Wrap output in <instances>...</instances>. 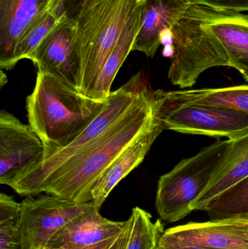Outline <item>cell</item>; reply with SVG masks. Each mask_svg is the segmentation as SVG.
I'll return each instance as SVG.
<instances>
[{
	"label": "cell",
	"instance_id": "obj_1",
	"mask_svg": "<svg viewBox=\"0 0 248 249\" xmlns=\"http://www.w3.org/2000/svg\"><path fill=\"white\" fill-rule=\"evenodd\" d=\"M171 33L168 78L174 86L189 89L205 70L230 67L231 57L248 51V14L191 4Z\"/></svg>",
	"mask_w": 248,
	"mask_h": 249
},
{
	"label": "cell",
	"instance_id": "obj_2",
	"mask_svg": "<svg viewBox=\"0 0 248 249\" xmlns=\"http://www.w3.org/2000/svg\"><path fill=\"white\" fill-rule=\"evenodd\" d=\"M160 118L154 90L147 86L128 112L52 173L38 189L77 203L92 201V190L114 160Z\"/></svg>",
	"mask_w": 248,
	"mask_h": 249
},
{
	"label": "cell",
	"instance_id": "obj_3",
	"mask_svg": "<svg viewBox=\"0 0 248 249\" xmlns=\"http://www.w3.org/2000/svg\"><path fill=\"white\" fill-rule=\"evenodd\" d=\"M106 99L95 100L61 77L37 72L26 108L29 124L45 147L42 161L78 137L103 110Z\"/></svg>",
	"mask_w": 248,
	"mask_h": 249
},
{
	"label": "cell",
	"instance_id": "obj_4",
	"mask_svg": "<svg viewBox=\"0 0 248 249\" xmlns=\"http://www.w3.org/2000/svg\"><path fill=\"white\" fill-rule=\"evenodd\" d=\"M144 0H100L83 7L75 22L78 55L79 90L90 98L99 74L128 25Z\"/></svg>",
	"mask_w": 248,
	"mask_h": 249
},
{
	"label": "cell",
	"instance_id": "obj_5",
	"mask_svg": "<svg viewBox=\"0 0 248 249\" xmlns=\"http://www.w3.org/2000/svg\"><path fill=\"white\" fill-rule=\"evenodd\" d=\"M230 142L217 141L160 177L155 206L162 219L174 223L192 212L191 205L209 184Z\"/></svg>",
	"mask_w": 248,
	"mask_h": 249
},
{
	"label": "cell",
	"instance_id": "obj_6",
	"mask_svg": "<svg viewBox=\"0 0 248 249\" xmlns=\"http://www.w3.org/2000/svg\"><path fill=\"white\" fill-rule=\"evenodd\" d=\"M147 86L142 73L139 71L134 74L122 87L110 93L103 110L78 137L50 158L33 167L10 187L20 196H37L38 189L42 182L125 115Z\"/></svg>",
	"mask_w": 248,
	"mask_h": 249
},
{
	"label": "cell",
	"instance_id": "obj_7",
	"mask_svg": "<svg viewBox=\"0 0 248 249\" xmlns=\"http://www.w3.org/2000/svg\"><path fill=\"white\" fill-rule=\"evenodd\" d=\"M94 206L77 203L53 195L26 196L20 203L22 249H44L58 231Z\"/></svg>",
	"mask_w": 248,
	"mask_h": 249
},
{
	"label": "cell",
	"instance_id": "obj_8",
	"mask_svg": "<svg viewBox=\"0 0 248 249\" xmlns=\"http://www.w3.org/2000/svg\"><path fill=\"white\" fill-rule=\"evenodd\" d=\"M159 104L165 130L229 139H236L248 133V115L243 112L208 105L167 107L162 106L160 101Z\"/></svg>",
	"mask_w": 248,
	"mask_h": 249
},
{
	"label": "cell",
	"instance_id": "obj_9",
	"mask_svg": "<svg viewBox=\"0 0 248 249\" xmlns=\"http://www.w3.org/2000/svg\"><path fill=\"white\" fill-rule=\"evenodd\" d=\"M45 147L29 124L6 110L0 112V183L10 187L43 160Z\"/></svg>",
	"mask_w": 248,
	"mask_h": 249
},
{
	"label": "cell",
	"instance_id": "obj_10",
	"mask_svg": "<svg viewBox=\"0 0 248 249\" xmlns=\"http://www.w3.org/2000/svg\"><path fill=\"white\" fill-rule=\"evenodd\" d=\"M160 246L210 249H248V219L189 222L163 232Z\"/></svg>",
	"mask_w": 248,
	"mask_h": 249
},
{
	"label": "cell",
	"instance_id": "obj_11",
	"mask_svg": "<svg viewBox=\"0 0 248 249\" xmlns=\"http://www.w3.org/2000/svg\"><path fill=\"white\" fill-rule=\"evenodd\" d=\"M75 31V22L64 15L29 58L36 66L38 72L61 77L77 86L80 65Z\"/></svg>",
	"mask_w": 248,
	"mask_h": 249
},
{
	"label": "cell",
	"instance_id": "obj_12",
	"mask_svg": "<svg viewBox=\"0 0 248 249\" xmlns=\"http://www.w3.org/2000/svg\"><path fill=\"white\" fill-rule=\"evenodd\" d=\"M103 217L95 206L70 221L48 242L46 248L90 247L119 236L128 225Z\"/></svg>",
	"mask_w": 248,
	"mask_h": 249
},
{
	"label": "cell",
	"instance_id": "obj_13",
	"mask_svg": "<svg viewBox=\"0 0 248 249\" xmlns=\"http://www.w3.org/2000/svg\"><path fill=\"white\" fill-rule=\"evenodd\" d=\"M190 5L186 0H144L139 31L132 51L152 58L162 44L163 33L171 29Z\"/></svg>",
	"mask_w": 248,
	"mask_h": 249
},
{
	"label": "cell",
	"instance_id": "obj_14",
	"mask_svg": "<svg viewBox=\"0 0 248 249\" xmlns=\"http://www.w3.org/2000/svg\"><path fill=\"white\" fill-rule=\"evenodd\" d=\"M165 130L161 119L125 148L110 164L92 190V201L100 210L115 187L145 158L156 139Z\"/></svg>",
	"mask_w": 248,
	"mask_h": 249
},
{
	"label": "cell",
	"instance_id": "obj_15",
	"mask_svg": "<svg viewBox=\"0 0 248 249\" xmlns=\"http://www.w3.org/2000/svg\"><path fill=\"white\" fill-rule=\"evenodd\" d=\"M49 0H0V69L10 70L15 48L26 26Z\"/></svg>",
	"mask_w": 248,
	"mask_h": 249
},
{
	"label": "cell",
	"instance_id": "obj_16",
	"mask_svg": "<svg viewBox=\"0 0 248 249\" xmlns=\"http://www.w3.org/2000/svg\"><path fill=\"white\" fill-rule=\"evenodd\" d=\"M230 141L224 158L209 184L191 205L192 212H206L218 196L248 177V133Z\"/></svg>",
	"mask_w": 248,
	"mask_h": 249
},
{
	"label": "cell",
	"instance_id": "obj_17",
	"mask_svg": "<svg viewBox=\"0 0 248 249\" xmlns=\"http://www.w3.org/2000/svg\"><path fill=\"white\" fill-rule=\"evenodd\" d=\"M162 106L208 105L243 112L248 115V86H233L221 89L192 90H154Z\"/></svg>",
	"mask_w": 248,
	"mask_h": 249
},
{
	"label": "cell",
	"instance_id": "obj_18",
	"mask_svg": "<svg viewBox=\"0 0 248 249\" xmlns=\"http://www.w3.org/2000/svg\"><path fill=\"white\" fill-rule=\"evenodd\" d=\"M142 5L143 4L135 11L129 23L122 31L93 87L90 96L91 99L105 101L112 93L111 88L112 83L127 57L132 51L134 42L139 31Z\"/></svg>",
	"mask_w": 248,
	"mask_h": 249
},
{
	"label": "cell",
	"instance_id": "obj_19",
	"mask_svg": "<svg viewBox=\"0 0 248 249\" xmlns=\"http://www.w3.org/2000/svg\"><path fill=\"white\" fill-rule=\"evenodd\" d=\"M63 16L60 3H49V5L31 21L16 43L13 67L21 60L30 58L42 39L59 23Z\"/></svg>",
	"mask_w": 248,
	"mask_h": 249
},
{
	"label": "cell",
	"instance_id": "obj_20",
	"mask_svg": "<svg viewBox=\"0 0 248 249\" xmlns=\"http://www.w3.org/2000/svg\"><path fill=\"white\" fill-rule=\"evenodd\" d=\"M206 212L211 220L248 219V177L218 196Z\"/></svg>",
	"mask_w": 248,
	"mask_h": 249
},
{
	"label": "cell",
	"instance_id": "obj_21",
	"mask_svg": "<svg viewBox=\"0 0 248 249\" xmlns=\"http://www.w3.org/2000/svg\"><path fill=\"white\" fill-rule=\"evenodd\" d=\"M129 219L131 233L126 249H158L165 232L161 221L153 222L151 215L139 207L132 209Z\"/></svg>",
	"mask_w": 248,
	"mask_h": 249
},
{
	"label": "cell",
	"instance_id": "obj_22",
	"mask_svg": "<svg viewBox=\"0 0 248 249\" xmlns=\"http://www.w3.org/2000/svg\"><path fill=\"white\" fill-rule=\"evenodd\" d=\"M20 203L12 196L0 194V249H22Z\"/></svg>",
	"mask_w": 248,
	"mask_h": 249
},
{
	"label": "cell",
	"instance_id": "obj_23",
	"mask_svg": "<svg viewBox=\"0 0 248 249\" xmlns=\"http://www.w3.org/2000/svg\"><path fill=\"white\" fill-rule=\"evenodd\" d=\"M191 4H200L218 10L248 11V0H186Z\"/></svg>",
	"mask_w": 248,
	"mask_h": 249
},
{
	"label": "cell",
	"instance_id": "obj_24",
	"mask_svg": "<svg viewBox=\"0 0 248 249\" xmlns=\"http://www.w3.org/2000/svg\"><path fill=\"white\" fill-rule=\"evenodd\" d=\"M100 0H59L63 14L70 20H74L83 7H88L94 5ZM55 3V2H54Z\"/></svg>",
	"mask_w": 248,
	"mask_h": 249
},
{
	"label": "cell",
	"instance_id": "obj_25",
	"mask_svg": "<svg viewBox=\"0 0 248 249\" xmlns=\"http://www.w3.org/2000/svg\"><path fill=\"white\" fill-rule=\"evenodd\" d=\"M230 67L238 70L248 82V51L231 57L230 59Z\"/></svg>",
	"mask_w": 248,
	"mask_h": 249
},
{
	"label": "cell",
	"instance_id": "obj_26",
	"mask_svg": "<svg viewBox=\"0 0 248 249\" xmlns=\"http://www.w3.org/2000/svg\"><path fill=\"white\" fill-rule=\"evenodd\" d=\"M130 233H131V220L128 219V223L126 228L120 234L115 244L110 249H126L128 240H129Z\"/></svg>",
	"mask_w": 248,
	"mask_h": 249
},
{
	"label": "cell",
	"instance_id": "obj_27",
	"mask_svg": "<svg viewBox=\"0 0 248 249\" xmlns=\"http://www.w3.org/2000/svg\"><path fill=\"white\" fill-rule=\"evenodd\" d=\"M119 236L116 237V238L108 240V241H104V242L96 244V245L90 246V247H80V248H45L44 249H110L112 248V246L115 244V242H116V241L117 240V238H119Z\"/></svg>",
	"mask_w": 248,
	"mask_h": 249
},
{
	"label": "cell",
	"instance_id": "obj_28",
	"mask_svg": "<svg viewBox=\"0 0 248 249\" xmlns=\"http://www.w3.org/2000/svg\"><path fill=\"white\" fill-rule=\"evenodd\" d=\"M158 249H203V248H198V247H164L160 246L159 244Z\"/></svg>",
	"mask_w": 248,
	"mask_h": 249
},
{
	"label": "cell",
	"instance_id": "obj_29",
	"mask_svg": "<svg viewBox=\"0 0 248 249\" xmlns=\"http://www.w3.org/2000/svg\"><path fill=\"white\" fill-rule=\"evenodd\" d=\"M7 83V75L3 72L2 70H1L0 71V88H3V86Z\"/></svg>",
	"mask_w": 248,
	"mask_h": 249
},
{
	"label": "cell",
	"instance_id": "obj_30",
	"mask_svg": "<svg viewBox=\"0 0 248 249\" xmlns=\"http://www.w3.org/2000/svg\"><path fill=\"white\" fill-rule=\"evenodd\" d=\"M59 0H49L50 2H56V1H58Z\"/></svg>",
	"mask_w": 248,
	"mask_h": 249
}]
</instances>
